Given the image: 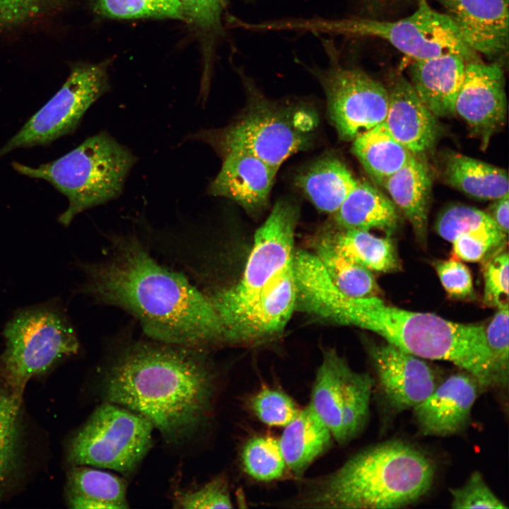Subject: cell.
Wrapping results in <instances>:
<instances>
[{
	"mask_svg": "<svg viewBox=\"0 0 509 509\" xmlns=\"http://www.w3.org/2000/svg\"><path fill=\"white\" fill-rule=\"evenodd\" d=\"M82 269L86 279L80 291L128 312L149 339L206 349L224 343L206 295L182 274L160 264L136 237L113 238L105 259Z\"/></svg>",
	"mask_w": 509,
	"mask_h": 509,
	"instance_id": "obj_1",
	"label": "cell"
},
{
	"mask_svg": "<svg viewBox=\"0 0 509 509\" xmlns=\"http://www.w3.org/2000/svg\"><path fill=\"white\" fill-rule=\"evenodd\" d=\"M206 351L131 339L106 367L104 399L144 416L169 443L185 442L213 411L217 379Z\"/></svg>",
	"mask_w": 509,
	"mask_h": 509,
	"instance_id": "obj_2",
	"label": "cell"
},
{
	"mask_svg": "<svg viewBox=\"0 0 509 509\" xmlns=\"http://www.w3.org/2000/svg\"><path fill=\"white\" fill-rule=\"evenodd\" d=\"M312 310L323 320L372 331L417 357L451 362L471 375L480 387L501 385L482 325L406 310L389 305L378 296L349 297L332 282L316 291Z\"/></svg>",
	"mask_w": 509,
	"mask_h": 509,
	"instance_id": "obj_3",
	"label": "cell"
},
{
	"mask_svg": "<svg viewBox=\"0 0 509 509\" xmlns=\"http://www.w3.org/2000/svg\"><path fill=\"white\" fill-rule=\"evenodd\" d=\"M432 460L402 440L377 444L355 454L327 474L303 480L283 502L300 508H399L424 496L435 476Z\"/></svg>",
	"mask_w": 509,
	"mask_h": 509,
	"instance_id": "obj_4",
	"label": "cell"
},
{
	"mask_svg": "<svg viewBox=\"0 0 509 509\" xmlns=\"http://www.w3.org/2000/svg\"><path fill=\"white\" fill-rule=\"evenodd\" d=\"M136 160L127 148L101 131L53 161L36 168L13 162L12 167L23 175L49 182L66 197L68 208L58 221L68 226L83 211L118 197Z\"/></svg>",
	"mask_w": 509,
	"mask_h": 509,
	"instance_id": "obj_5",
	"label": "cell"
},
{
	"mask_svg": "<svg viewBox=\"0 0 509 509\" xmlns=\"http://www.w3.org/2000/svg\"><path fill=\"white\" fill-rule=\"evenodd\" d=\"M285 27L288 30L317 34L377 37L413 60L452 54L467 63L481 61L450 19L433 9L427 0H418L413 13L397 21L377 18H289Z\"/></svg>",
	"mask_w": 509,
	"mask_h": 509,
	"instance_id": "obj_6",
	"label": "cell"
},
{
	"mask_svg": "<svg viewBox=\"0 0 509 509\" xmlns=\"http://www.w3.org/2000/svg\"><path fill=\"white\" fill-rule=\"evenodd\" d=\"M5 349L0 375L23 401L28 381L47 372L79 350L76 332L57 305L45 304L22 309L5 326Z\"/></svg>",
	"mask_w": 509,
	"mask_h": 509,
	"instance_id": "obj_7",
	"label": "cell"
},
{
	"mask_svg": "<svg viewBox=\"0 0 509 509\" xmlns=\"http://www.w3.org/2000/svg\"><path fill=\"white\" fill-rule=\"evenodd\" d=\"M256 103L232 124L197 131L187 139L202 141L221 156L233 151L252 155L278 171L291 155L307 147L312 118L303 111L276 108L260 100Z\"/></svg>",
	"mask_w": 509,
	"mask_h": 509,
	"instance_id": "obj_8",
	"label": "cell"
},
{
	"mask_svg": "<svg viewBox=\"0 0 509 509\" xmlns=\"http://www.w3.org/2000/svg\"><path fill=\"white\" fill-rule=\"evenodd\" d=\"M153 424L120 405L104 402L71 438L68 460L131 474L153 445Z\"/></svg>",
	"mask_w": 509,
	"mask_h": 509,
	"instance_id": "obj_9",
	"label": "cell"
},
{
	"mask_svg": "<svg viewBox=\"0 0 509 509\" xmlns=\"http://www.w3.org/2000/svg\"><path fill=\"white\" fill-rule=\"evenodd\" d=\"M323 46L327 66L310 71L322 86L329 116L339 138L353 141L385 122L387 90L363 70L343 65L332 41L324 40Z\"/></svg>",
	"mask_w": 509,
	"mask_h": 509,
	"instance_id": "obj_10",
	"label": "cell"
},
{
	"mask_svg": "<svg viewBox=\"0 0 509 509\" xmlns=\"http://www.w3.org/2000/svg\"><path fill=\"white\" fill-rule=\"evenodd\" d=\"M108 88L107 63L74 65L60 89L0 148V158L74 132L87 110Z\"/></svg>",
	"mask_w": 509,
	"mask_h": 509,
	"instance_id": "obj_11",
	"label": "cell"
},
{
	"mask_svg": "<svg viewBox=\"0 0 509 509\" xmlns=\"http://www.w3.org/2000/svg\"><path fill=\"white\" fill-rule=\"evenodd\" d=\"M298 216V206L288 200L281 199L274 204L255 233L252 250L238 282L206 294L216 311L247 300L292 264Z\"/></svg>",
	"mask_w": 509,
	"mask_h": 509,
	"instance_id": "obj_12",
	"label": "cell"
},
{
	"mask_svg": "<svg viewBox=\"0 0 509 509\" xmlns=\"http://www.w3.org/2000/svg\"><path fill=\"white\" fill-rule=\"evenodd\" d=\"M292 264L253 297L217 314L224 343L260 342L283 329L296 304Z\"/></svg>",
	"mask_w": 509,
	"mask_h": 509,
	"instance_id": "obj_13",
	"label": "cell"
},
{
	"mask_svg": "<svg viewBox=\"0 0 509 509\" xmlns=\"http://www.w3.org/2000/svg\"><path fill=\"white\" fill-rule=\"evenodd\" d=\"M507 98L502 65L481 61L466 64L455 112L486 148L507 119Z\"/></svg>",
	"mask_w": 509,
	"mask_h": 509,
	"instance_id": "obj_14",
	"label": "cell"
},
{
	"mask_svg": "<svg viewBox=\"0 0 509 509\" xmlns=\"http://www.w3.org/2000/svg\"><path fill=\"white\" fill-rule=\"evenodd\" d=\"M368 352L382 396L396 413L413 409L438 385L433 369L423 358L388 342L371 344Z\"/></svg>",
	"mask_w": 509,
	"mask_h": 509,
	"instance_id": "obj_15",
	"label": "cell"
},
{
	"mask_svg": "<svg viewBox=\"0 0 509 509\" xmlns=\"http://www.w3.org/2000/svg\"><path fill=\"white\" fill-rule=\"evenodd\" d=\"M476 52L500 63L508 56V0H435Z\"/></svg>",
	"mask_w": 509,
	"mask_h": 509,
	"instance_id": "obj_16",
	"label": "cell"
},
{
	"mask_svg": "<svg viewBox=\"0 0 509 509\" xmlns=\"http://www.w3.org/2000/svg\"><path fill=\"white\" fill-rule=\"evenodd\" d=\"M386 88L388 107L385 123L399 142L414 156L421 158L434 148L441 135L438 117L403 75L394 74Z\"/></svg>",
	"mask_w": 509,
	"mask_h": 509,
	"instance_id": "obj_17",
	"label": "cell"
},
{
	"mask_svg": "<svg viewBox=\"0 0 509 509\" xmlns=\"http://www.w3.org/2000/svg\"><path fill=\"white\" fill-rule=\"evenodd\" d=\"M480 387L469 373L450 375L413 408L421 432L426 435L447 436L467 425Z\"/></svg>",
	"mask_w": 509,
	"mask_h": 509,
	"instance_id": "obj_18",
	"label": "cell"
},
{
	"mask_svg": "<svg viewBox=\"0 0 509 509\" xmlns=\"http://www.w3.org/2000/svg\"><path fill=\"white\" fill-rule=\"evenodd\" d=\"M221 157V168L209 184L208 194L229 199L250 213L262 211L278 171L246 153L233 151Z\"/></svg>",
	"mask_w": 509,
	"mask_h": 509,
	"instance_id": "obj_19",
	"label": "cell"
},
{
	"mask_svg": "<svg viewBox=\"0 0 509 509\" xmlns=\"http://www.w3.org/2000/svg\"><path fill=\"white\" fill-rule=\"evenodd\" d=\"M438 234L452 245L460 259L475 262L504 243V233L488 213L476 208L455 205L444 210L435 225Z\"/></svg>",
	"mask_w": 509,
	"mask_h": 509,
	"instance_id": "obj_20",
	"label": "cell"
},
{
	"mask_svg": "<svg viewBox=\"0 0 509 509\" xmlns=\"http://www.w3.org/2000/svg\"><path fill=\"white\" fill-rule=\"evenodd\" d=\"M466 64L461 57L448 54L414 60L409 66V82L423 103L438 118L455 114V101Z\"/></svg>",
	"mask_w": 509,
	"mask_h": 509,
	"instance_id": "obj_21",
	"label": "cell"
},
{
	"mask_svg": "<svg viewBox=\"0 0 509 509\" xmlns=\"http://www.w3.org/2000/svg\"><path fill=\"white\" fill-rule=\"evenodd\" d=\"M382 187L407 218L419 240L425 243L432 188L427 164L413 155L402 168L387 178Z\"/></svg>",
	"mask_w": 509,
	"mask_h": 509,
	"instance_id": "obj_22",
	"label": "cell"
},
{
	"mask_svg": "<svg viewBox=\"0 0 509 509\" xmlns=\"http://www.w3.org/2000/svg\"><path fill=\"white\" fill-rule=\"evenodd\" d=\"M283 428L278 442L286 468L302 479L312 463L329 448L332 435L309 404Z\"/></svg>",
	"mask_w": 509,
	"mask_h": 509,
	"instance_id": "obj_23",
	"label": "cell"
},
{
	"mask_svg": "<svg viewBox=\"0 0 509 509\" xmlns=\"http://www.w3.org/2000/svg\"><path fill=\"white\" fill-rule=\"evenodd\" d=\"M334 218L341 229H379L390 235L399 223L393 201L371 184L361 181L334 213Z\"/></svg>",
	"mask_w": 509,
	"mask_h": 509,
	"instance_id": "obj_24",
	"label": "cell"
},
{
	"mask_svg": "<svg viewBox=\"0 0 509 509\" xmlns=\"http://www.w3.org/2000/svg\"><path fill=\"white\" fill-rule=\"evenodd\" d=\"M66 495L67 503L71 508H129L125 480L90 466H72L67 475Z\"/></svg>",
	"mask_w": 509,
	"mask_h": 509,
	"instance_id": "obj_25",
	"label": "cell"
},
{
	"mask_svg": "<svg viewBox=\"0 0 509 509\" xmlns=\"http://www.w3.org/2000/svg\"><path fill=\"white\" fill-rule=\"evenodd\" d=\"M445 181L452 187L478 200H496L509 194L506 170L452 152L445 158Z\"/></svg>",
	"mask_w": 509,
	"mask_h": 509,
	"instance_id": "obj_26",
	"label": "cell"
},
{
	"mask_svg": "<svg viewBox=\"0 0 509 509\" xmlns=\"http://www.w3.org/2000/svg\"><path fill=\"white\" fill-rule=\"evenodd\" d=\"M349 365L334 349L322 352L317 369L309 404L330 431L333 439L342 445L341 405L343 387Z\"/></svg>",
	"mask_w": 509,
	"mask_h": 509,
	"instance_id": "obj_27",
	"label": "cell"
},
{
	"mask_svg": "<svg viewBox=\"0 0 509 509\" xmlns=\"http://www.w3.org/2000/svg\"><path fill=\"white\" fill-rule=\"evenodd\" d=\"M358 180L339 158L327 156L316 160L296 179L298 187L321 211L334 213Z\"/></svg>",
	"mask_w": 509,
	"mask_h": 509,
	"instance_id": "obj_28",
	"label": "cell"
},
{
	"mask_svg": "<svg viewBox=\"0 0 509 509\" xmlns=\"http://www.w3.org/2000/svg\"><path fill=\"white\" fill-rule=\"evenodd\" d=\"M352 152L366 172L381 186L413 156L392 136L385 122L356 137Z\"/></svg>",
	"mask_w": 509,
	"mask_h": 509,
	"instance_id": "obj_29",
	"label": "cell"
},
{
	"mask_svg": "<svg viewBox=\"0 0 509 509\" xmlns=\"http://www.w3.org/2000/svg\"><path fill=\"white\" fill-rule=\"evenodd\" d=\"M21 404L22 400L0 375V499L11 489L21 470Z\"/></svg>",
	"mask_w": 509,
	"mask_h": 509,
	"instance_id": "obj_30",
	"label": "cell"
},
{
	"mask_svg": "<svg viewBox=\"0 0 509 509\" xmlns=\"http://www.w3.org/2000/svg\"><path fill=\"white\" fill-rule=\"evenodd\" d=\"M331 239L340 254L370 271L389 272L399 267L395 247L390 237H378L367 230L340 228Z\"/></svg>",
	"mask_w": 509,
	"mask_h": 509,
	"instance_id": "obj_31",
	"label": "cell"
},
{
	"mask_svg": "<svg viewBox=\"0 0 509 509\" xmlns=\"http://www.w3.org/2000/svg\"><path fill=\"white\" fill-rule=\"evenodd\" d=\"M315 255L342 293L352 298L378 296L380 288L372 271L340 254L330 237L319 242Z\"/></svg>",
	"mask_w": 509,
	"mask_h": 509,
	"instance_id": "obj_32",
	"label": "cell"
},
{
	"mask_svg": "<svg viewBox=\"0 0 509 509\" xmlns=\"http://www.w3.org/2000/svg\"><path fill=\"white\" fill-rule=\"evenodd\" d=\"M375 380L368 373L349 368L345 377L341 405L342 445L355 438L364 428L369 415Z\"/></svg>",
	"mask_w": 509,
	"mask_h": 509,
	"instance_id": "obj_33",
	"label": "cell"
},
{
	"mask_svg": "<svg viewBox=\"0 0 509 509\" xmlns=\"http://www.w3.org/2000/svg\"><path fill=\"white\" fill-rule=\"evenodd\" d=\"M93 11L114 19L170 18L184 21L179 0H92Z\"/></svg>",
	"mask_w": 509,
	"mask_h": 509,
	"instance_id": "obj_34",
	"label": "cell"
},
{
	"mask_svg": "<svg viewBox=\"0 0 509 509\" xmlns=\"http://www.w3.org/2000/svg\"><path fill=\"white\" fill-rule=\"evenodd\" d=\"M245 472L260 481H271L283 476L286 468L278 440L260 435L250 439L241 454Z\"/></svg>",
	"mask_w": 509,
	"mask_h": 509,
	"instance_id": "obj_35",
	"label": "cell"
},
{
	"mask_svg": "<svg viewBox=\"0 0 509 509\" xmlns=\"http://www.w3.org/2000/svg\"><path fill=\"white\" fill-rule=\"evenodd\" d=\"M66 0H0V33L33 23L61 11Z\"/></svg>",
	"mask_w": 509,
	"mask_h": 509,
	"instance_id": "obj_36",
	"label": "cell"
},
{
	"mask_svg": "<svg viewBox=\"0 0 509 509\" xmlns=\"http://www.w3.org/2000/svg\"><path fill=\"white\" fill-rule=\"evenodd\" d=\"M250 406L263 423L278 427L286 426L300 411L286 393L267 386L255 394L250 400Z\"/></svg>",
	"mask_w": 509,
	"mask_h": 509,
	"instance_id": "obj_37",
	"label": "cell"
},
{
	"mask_svg": "<svg viewBox=\"0 0 509 509\" xmlns=\"http://www.w3.org/2000/svg\"><path fill=\"white\" fill-rule=\"evenodd\" d=\"M184 21L209 37L222 35L228 0H179Z\"/></svg>",
	"mask_w": 509,
	"mask_h": 509,
	"instance_id": "obj_38",
	"label": "cell"
},
{
	"mask_svg": "<svg viewBox=\"0 0 509 509\" xmlns=\"http://www.w3.org/2000/svg\"><path fill=\"white\" fill-rule=\"evenodd\" d=\"M175 505L181 508H231L228 483L225 476H218L199 488L180 493Z\"/></svg>",
	"mask_w": 509,
	"mask_h": 509,
	"instance_id": "obj_39",
	"label": "cell"
},
{
	"mask_svg": "<svg viewBox=\"0 0 509 509\" xmlns=\"http://www.w3.org/2000/svg\"><path fill=\"white\" fill-rule=\"evenodd\" d=\"M450 493L453 508H508L479 472H473L462 486L450 489Z\"/></svg>",
	"mask_w": 509,
	"mask_h": 509,
	"instance_id": "obj_40",
	"label": "cell"
},
{
	"mask_svg": "<svg viewBox=\"0 0 509 509\" xmlns=\"http://www.w3.org/2000/svg\"><path fill=\"white\" fill-rule=\"evenodd\" d=\"M508 254L500 252L486 264L484 270V300L497 309L508 308Z\"/></svg>",
	"mask_w": 509,
	"mask_h": 509,
	"instance_id": "obj_41",
	"label": "cell"
},
{
	"mask_svg": "<svg viewBox=\"0 0 509 509\" xmlns=\"http://www.w3.org/2000/svg\"><path fill=\"white\" fill-rule=\"evenodd\" d=\"M508 308L498 309L485 328L487 346L496 367L501 385L508 380Z\"/></svg>",
	"mask_w": 509,
	"mask_h": 509,
	"instance_id": "obj_42",
	"label": "cell"
},
{
	"mask_svg": "<svg viewBox=\"0 0 509 509\" xmlns=\"http://www.w3.org/2000/svg\"><path fill=\"white\" fill-rule=\"evenodd\" d=\"M435 267L443 287L450 297L466 298L474 294L471 272L460 260L452 258L439 261Z\"/></svg>",
	"mask_w": 509,
	"mask_h": 509,
	"instance_id": "obj_43",
	"label": "cell"
},
{
	"mask_svg": "<svg viewBox=\"0 0 509 509\" xmlns=\"http://www.w3.org/2000/svg\"><path fill=\"white\" fill-rule=\"evenodd\" d=\"M488 215L505 234L508 232L509 223V194L493 200Z\"/></svg>",
	"mask_w": 509,
	"mask_h": 509,
	"instance_id": "obj_44",
	"label": "cell"
},
{
	"mask_svg": "<svg viewBox=\"0 0 509 509\" xmlns=\"http://www.w3.org/2000/svg\"><path fill=\"white\" fill-rule=\"evenodd\" d=\"M412 0H362V3L365 8L371 15L375 16L379 14L385 13L391 9L395 8L397 6L402 4L411 1ZM416 1L418 0H413Z\"/></svg>",
	"mask_w": 509,
	"mask_h": 509,
	"instance_id": "obj_45",
	"label": "cell"
}]
</instances>
